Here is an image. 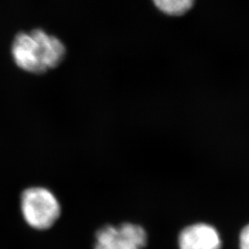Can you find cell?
<instances>
[{
  "instance_id": "6da1fadb",
  "label": "cell",
  "mask_w": 249,
  "mask_h": 249,
  "mask_svg": "<svg viewBox=\"0 0 249 249\" xmlns=\"http://www.w3.org/2000/svg\"><path fill=\"white\" fill-rule=\"evenodd\" d=\"M11 56L18 69L31 74H43L58 67L66 56L62 41L43 29L20 32L11 45Z\"/></svg>"
},
{
  "instance_id": "7a4b0ae2",
  "label": "cell",
  "mask_w": 249,
  "mask_h": 249,
  "mask_svg": "<svg viewBox=\"0 0 249 249\" xmlns=\"http://www.w3.org/2000/svg\"><path fill=\"white\" fill-rule=\"evenodd\" d=\"M20 210L25 222L36 230L51 228L61 214V206L56 196L41 187H30L22 192Z\"/></svg>"
},
{
  "instance_id": "3957f363",
  "label": "cell",
  "mask_w": 249,
  "mask_h": 249,
  "mask_svg": "<svg viewBox=\"0 0 249 249\" xmlns=\"http://www.w3.org/2000/svg\"><path fill=\"white\" fill-rule=\"evenodd\" d=\"M147 244V233L141 225L124 223L107 225L95 235L94 249H142Z\"/></svg>"
},
{
  "instance_id": "277c9868",
  "label": "cell",
  "mask_w": 249,
  "mask_h": 249,
  "mask_svg": "<svg viewBox=\"0 0 249 249\" xmlns=\"http://www.w3.org/2000/svg\"><path fill=\"white\" fill-rule=\"evenodd\" d=\"M178 245L180 249H220L222 240L213 226L206 223H196L181 231Z\"/></svg>"
},
{
  "instance_id": "5b68a950",
  "label": "cell",
  "mask_w": 249,
  "mask_h": 249,
  "mask_svg": "<svg viewBox=\"0 0 249 249\" xmlns=\"http://www.w3.org/2000/svg\"><path fill=\"white\" fill-rule=\"evenodd\" d=\"M161 13L168 16H182L193 7L195 0H151Z\"/></svg>"
},
{
  "instance_id": "8992f818",
  "label": "cell",
  "mask_w": 249,
  "mask_h": 249,
  "mask_svg": "<svg viewBox=\"0 0 249 249\" xmlns=\"http://www.w3.org/2000/svg\"><path fill=\"white\" fill-rule=\"evenodd\" d=\"M239 243L240 249H249V224L241 231Z\"/></svg>"
}]
</instances>
